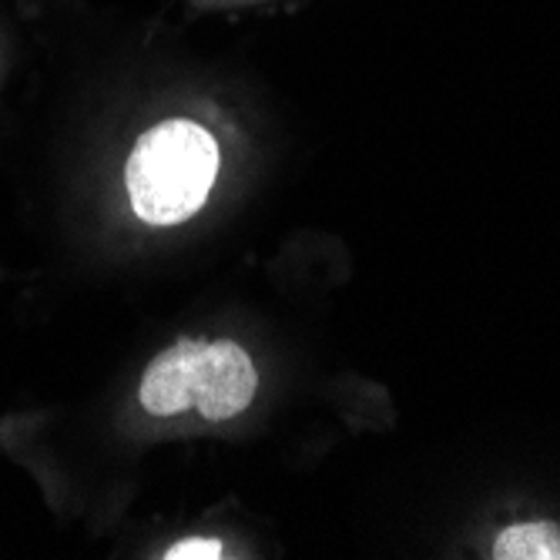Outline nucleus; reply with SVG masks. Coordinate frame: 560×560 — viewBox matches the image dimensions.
<instances>
[{
  "mask_svg": "<svg viewBox=\"0 0 560 560\" xmlns=\"http://www.w3.org/2000/svg\"><path fill=\"white\" fill-rule=\"evenodd\" d=\"M222 550L225 547L215 537H185V540L172 544L162 557L165 560H219Z\"/></svg>",
  "mask_w": 560,
  "mask_h": 560,
  "instance_id": "4",
  "label": "nucleus"
},
{
  "mask_svg": "<svg viewBox=\"0 0 560 560\" xmlns=\"http://www.w3.org/2000/svg\"><path fill=\"white\" fill-rule=\"evenodd\" d=\"M219 144L191 118H165L138 135L125 162V188L144 225L188 222L215 188Z\"/></svg>",
  "mask_w": 560,
  "mask_h": 560,
  "instance_id": "2",
  "label": "nucleus"
},
{
  "mask_svg": "<svg viewBox=\"0 0 560 560\" xmlns=\"http://www.w3.org/2000/svg\"><path fill=\"white\" fill-rule=\"evenodd\" d=\"M497 560H560L557 524H514L493 540Z\"/></svg>",
  "mask_w": 560,
  "mask_h": 560,
  "instance_id": "3",
  "label": "nucleus"
},
{
  "mask_svg": "<svg viewBox=\"0 0 560 560\" xmlns=\"http://www.w3.org/2000/svg\"><path fill=\"white\" fill-rule=\"evenodd\" d=\"M256 389V363L235 339H178L148 363L138 402L159 420L195 410L201 420L225 423L248 410Z\"/></svg>",
  "mask_w": 560,
  "mask_h": 560,
  "instance_id": "1",
  "label": "nucleus"
}]
</instances>
